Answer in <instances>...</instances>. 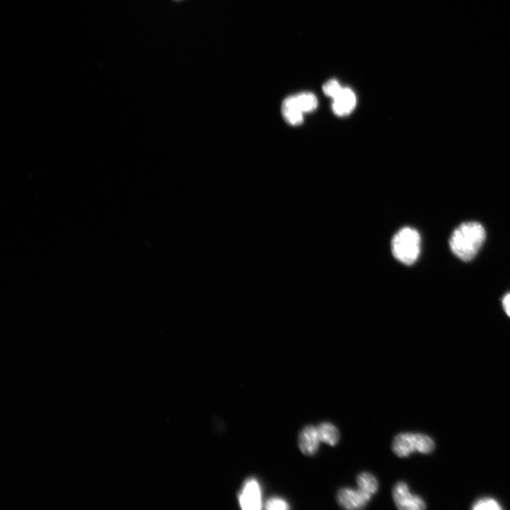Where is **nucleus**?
<instances>
[{
    "label": "nucleus",
    "mask_w": 510,
    "mask_h": 510,
    "mask_svg": "<svg viewBox=\"0 0 510 510\" xmlns=\"http://www.w3.org/2000/svg\"><path fill=\"white\" fill-rule=\"evenodd\" d=\"M502 305L506 314L510 317V293L506 294L504 297Z\"/></svg>",
    "instance_id": "obj_17"
},
{
    "label": "nucleus",
    "mask_w": 510,
    "mask_h": 510,
    "mask_svg": "<svg viewBox=\"0 0 510 510\" xmlns=\"http://www.w3.org/2000/svg\"><path fill=\"white\" fill-rule=\"evenodd\" d=\"M357 482L358 490L370 499L379 490L380 485L377 478L368 472L360 473L357 478Z\"/></svg>",
    "instance_id": "obj_10"
},
{
    "label": "nucleus",
    "mask_w": 510,
    "mask_h": 510,
    "mask_svg": "<svg viewBox=\"0 0 510 510\" xmlns=\"http://www.w3.org/2000/svg\"><path fill=\"white\" fill-rule=\"evenodd\" d=\"M284 119L291 125H300L303 121V111L298 105L293 96L284 99L281 107Z\"/></svg>",
    "instance_id": "obj_9"
},
{
    "label": "nucleus",
    "mask_w": 510,
    "mask_h": 510,
    "mask_svg": "<svg viewBox=\"0 0 510 510\" xmlns=\"http://www.w3.org/2000/svg\"><path fill=\"white\" fill-rule=\"evenodd\" d=\"M266 508L269 510H286L289 509L290 506L285 499L280 497H273L267 501Z\"/></svg>",
    "instance_id": "obj_15"
},
{
    "label": "nucleus",
    "mask_w": 510,
    "mask_h": 510,
    "mask_svg": "<svg viewBox=\"0 0 510 510\" xmlns=\"http://www.w3.org/2000/svg\"><path fill=\"white\" fill-rule=\"evenodd\" d=\"M336 499L338 504L347 509H363L371 499L359 490H356L349 487L340 489Z\"/></svg>",
    "instance_id": "obj_5"
},
{
    "label": "nucleus",
    "mask_w": 510,
    "mask_h": 510,
    "mask_svg": "<svg viewBox=\"0 0 510 510\" xmlns=\"http://www.w3.org/2000/svg\"><path fill=\"white\" fill-rule=\"evenodd\" d=\"M320 442H321L317 427L308 425L301 430L298 438V446L303 454L315 455L318 450Z\"/></svg>",
    "instance_id": "obj_7"
},
{
    "label": "nucleus",
    "mask_w": 510,
    "mask_h": 510,
    "mask_svg": "<svg viewBox=\"0 0 510 510\" xmlns=\"http://www.w3.org/2000/svg\"><path fill=\"white\" fill-rule=\"evenodd\" d=\"M317 429L321 442L332 447H334L339 442V432L334 425L329 423H323Z\"/></svg>",
    "instance_id": "obj_11"
},
{
    "label": "nucleus",
    "mask_w": 510,
    "mask_h": 510,
    "mask_svg": "<svg viewBox=\"0 0 510 510\" xmlns=\"http://www.w3.org/2000/svg\"><path fill=\"white\" fill-rule=\"evenodd\" d=\"M239 503L243 509L258 510L262 508V491L256 479L248 480L239 495Z\"/></svg>",
    "instance_id": "obj_4"
},
{
    "label": "nucleus",
    "mask_w": 510,
    "mask_h": 510,
    "mask_svg": "<svg viewBox=\"0 0 510 510\" xmlns=\"http://www.w3.org/2000/svg\"><path fill=\"white\" fill-rule=\"evenodd\" d=\"M394 454L400 458H405L416 451L415 434L401 433L398 435L393 442Z\"/></svg>",
    "instance_id": "obj_8"
},
{
    "label": "nucleus",
    "mask_w": 510,
    "mask_h": 510,
    "mask_svg": "<svg viewBox=\"0 0 510 510\" xmlns=\"http://www.w3.org/2000/svg\"><path fill=\"white\" fill-rule=\"evenodd\" d=\"M393 497L396 506L401 510H422L426 507L423 499L413 495L405 482H399L393 489Z\"/></svg>",
    "instance_id": "obj_3"
},
{
    "label": "nucleus",
    "mask_w": 510,
    "mask_h": 510,
    "mask_svg": "<svg viewBox=\"0 0 510 510\" xmlns=\"http://www.w3.org/2000/svg\"><path fill=\"white\" fill-rule=\"evenodd\" d=\"M420 236L412 228L400 230L392 240V252L394 257L406 265L414 264L420 253Z\"/></svg>",
    "instance_id": "obj_2"
},
{
    "label": "nucleus",
    "mask_w": 510,
    "mask_h": 510,
    "mask_svg": "<svg viewBox=\"0 0 510 510\" xmlns=\"http://www.w3.org/2000/svg\"><path fill=\"white\" fill-rule=\"evenodd\" d=\"M485 237V231L480 224L464 223L453 232L449 240V246L458 258L464 262L470 261L479 252Z\"/></svg>",
    "instance_id": "obj_1"
},
{
    "label": "nucleus",
    "mask_w": 510,
    "mask_h": 510,
    "mask_svg": "<svg viewBox=\"0 0 510 510\" xmlns=\"http://www.w3.org/2000/svg\"><path fill=\"white\" fill-rule=\"evenodd\" d=\"M357 104V97L350 88H343L333 99L332 108L339 116H346L352 113Z\"/></svg>",
    "instance_id": "obj_6"
},
{
    "label": "nucleus",
    "mask_w": 510,
    "mask_h": 510,
    "mask_svg": "<svg viewBox=\"0 0 510 510\" xmlns=\"http://www.w3.org/2000/svg\"><path fill=\"white\" fill-rule=\"evenodd\" d=\"M416 451L422 454H430L435 449L434 441L427 435L415 434Z\"/></svg>",
    "instance_id": "obj_13"
},
{
    "label": "nucleus",
    "mask_w": 510,
    "mask_h": 510,
    "mask_svg": "<svg viewBox=\"0 0 510 510\" xmlns=\"http://www.w3.org/2000/svg\"><path fill=\"white\" fill-rule=\"evenodd\" d=\"M296 101L303 111L308 113L313 111L317 107V99L316 97L310 92H303L294 95Z\"/></svg>",
    "instance_id": "obj_12"
},
{
    "label": "nucleus",
    "mask_w": 510,
    "mask_h": 510,
    "mask_svg": "<svg viewBox=\"0 0 510 510\" xmlns=\"http://www.w3.org/2000/svg\"><path fill=\"white\" fill-rule=\"evenodd\" d=\"M499 504L492 499H484L474 505V509H501Z\"/></svg>",
    "instance_id": "obj_16"
},
{
    "label": "nucleus",
    "mask_w": 510,
    "mask_h": 510,
    "mask_svg": "<svg viewBox=\"0 0 510 510\" xmlns=\"http://www.w3.org/2000/svg\"><path fill=\"white\" fill-rule=\"evenodd\" d=\"M322 89L325 95L334 99L343 87L336 80H330L323 85Z\"/></svg>",
    "instance_id": "obj_14"
}]
</instances>
